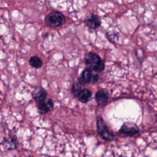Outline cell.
I'll list each match as a JSON object with an SVG mask.
<instances>
[{
  "mask_svg": "<svg viewBox=\"0 0 157 157\" xmlns=\"http://www.w3.org/2000/svg\"><path fill=\"white\" fill-rule=\"evenodd\" d=\"M36 104L37 110L40 114H45L49 112L54 107L53 101L48 98H46L45 99L41 101Z\"/></svg>",
  "mask_w": 157,
  "mask_h": 157,
  "instance_id": "6",
  "label": "cell"
},
{
  "mask_svg": "<svg viewBox=\"0 0 157 157\" xmlns=\"http://www.w3.org/2000/svg\"><path fill=\"white\" fill-rule=\"evenodd\" d=\"M31 96L35 102L37 103L47 98V92L42 87H36L31 93Z\"/></svg>",
  "mask_w": 157,
  "mask_h": 157,
  "instance_id": "9",
  "label": "cell"
},
{
  "mask_svg": "<svg viewBox=\"0 0 157 157\" xmlns=\"http://www.w3.org/2000/svg\"><path fill=\"white\" fill-rule=\"evenodd\" d=\"M29 63L31 67L36 69L40 68L43 65L42 60L36 55L32 56L29 58Z\"/></svg>",
  "mask_w": 157,
  "mask_h": 157,
  "instance_id": "13",
  "label": "cell"
},
{
  "mask_svg": "<svg viewBox=\"0 0 157 157\" xmlns=\"http://www.w3.org/2000/svg\"><path fill=\"white\" fill-rule=\"evenodd\" d=\"M28 157H34V156H29Z\"/></svg>",
  "mask_w": 157,
  "mask_h": 157,
  "instance_id": "15",
  "label": "cell"
},
{
  "mask_svg": "<svg viewBox=\"0 0 157 157\" xmlns=\"http://www.w3.org/2000/svg\"><path fill=\"white\" fill-rule=\"evenodd\" d=\"M96 128L98 134L106 141H112L114 139V135L109 129L104 119L101 116L96 117Z\"/></svg>",
  "mask_w": 157,
  "mask_h": 157,
  "instance_id": "3",
  "label": "cell"
},
{
  "mask_svg": "<svg viewBox=\"0 0 157 157\" xmlns=\"http://www.w3.org/2000/svg\"><path fill=\"white\" fill-rule=\"evenodd\" d=\"M80 78L85 84H94L99 80V75L97 72L85 68L82 72Z\"/></svg>",
  "mask_w": 157,
  "mask_h": 157,
  "instance_id": "4",
  "label": "cell"
},
{
  "mask_svg": "<svg viewBox=\"0 0 157 157\" xmlns=\"http://www.w3.org/2000/svg\"><path fill=\"white\" fill-rule=\"evenodd\" d=\"M85 84L83 82V81L81 80V78L79 77L78 78L75 82L73 83L72 88H71V93L75 96L77 97V94L79 93L80 91H82L83 89H84Z\"/></svg>",
  "mask_w": 157,
  "mask_h": 157,
  "instance_id": "12",
  "label": "cell"
},
{
  "mask_svg": "<svg viewBox=\"0 0 157 157\" xmlns=\"http://www.w3.org/2000/svg\"><path fill=\"white\" fill-rule=\"evenodd\" d=\"M119 132L126 136H132L139 132V129L137 125L132 122H125L120 128Z\"/></svg>",
  "mask_w": 157,
  "mask_h": 157,
  "instance_id": "5",
  "label": "cell"
},
{
  "mask_svg": "<svg viewBox=\"0 0 157 157\" xmlns=\"http://www.w3.org/2000/svg\"><path fill=\"white\" fill-rule=\"evenodd\" d=\"M91 96L92 91L88 89L84 88L79 92V93L77 96V98H78L80 102L85 104L87 103L91 99Z\"/></svg>",
  "mask_w": 157,
  "mask_h": 157,
  "instance_id": "11",
  "label": "cell"
},
{
  "mask_svg": "<svg viewBox=\"0 0 157 157\" xmlns=\"http://www.w3.org/2000/svg\"><path fill=\"white\" fill-rule=\"evenodd\" d=\"M64 15L60 12L53 11L48 13L45 17V23L50 27L56 28L65 23Z\"/></svg>",
  "mask_w": 157,
  "mask_h": 157,
  "instance_id": "2",
  "label": "cell"
},
{
  "mask_svg": "<svg viewBox=\"0 0 157 157\" xmlns=\"http://www.w3.org/2000/svg\"><path fill=\"white\" fill-rule=\"evenodd\" d=\"M117 157H127V156L126 155H119V156H118Z\"/></svg>",
  "mask_w": 157,
  "mask_h": 157,
  "instance_id": "14",
  "label": "cell"
},
{
  "mask_svg": "<svg viewBox=\"0 0 157 157\" xmlns=\"http://www.w3.org/2000/svg\"><path fill=\"white\" fill-rule=\"evenodd\" d=\"M109 98V92L106 89H101L95 94V99L97 103L100 105L106 104Z\"/></svg>",
  "mask_w": 157,
  "mask_h": 157,
  "instance_id": "10",
  "label": "cell"
},
{
  "mask_svg": "<svg viewBox=\"0 0 157 157\" xmlns=\"http://www.w3.org/2000/svg\"><path fill=\"white\" fill-rule=\"evenodd\" d=\"M86 26L90 29H95L99 27L101 25V20L99 17L95 14H91L84 21Z\"/></svg>",
  "mask_w": 157,
  "mask_h": 157,
  "instance_id": "8",
  "label": "cell"
},
{
  "mask_svg": "<svg viewBox=\"0 0 157 157\" xmlns=\"http://www.w3.org/2000/svg\"><path fill=\"white\" fill-rule=\"evenodd\" d=\"M84 61L86 68L91 69L95 72H99L105 68L104 61L101 58L94 52H88L84 56Z\"/></svg>",
  "mask_w": 157,
  "mask_h": 157,
  "instance_id": "1",
  "label": "cell"
},
{
  "mask_svg": "<svg viewBox=\"0 0 157 157\" xmlns=\"http://www.w3.org/2000/svg\"><path fill=\"white\" fill-rule=\"evenodd\" d=\"M2 144L6 150H12L17 148L18 145V140L15 135H10L4 137Z\"/></svg>",
  "mask_w": 157,
  "mask_h": 157,
  "instance_id": "7",
  "label": "cell"
}]
</instances>
